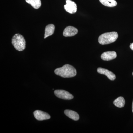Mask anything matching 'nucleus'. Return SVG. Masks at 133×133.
<instances>
[{"label": "nucleus", "mask_w": 133, "mask_h": 133, "mask_svg": "<svg viewBox=\"0 0 133 133\" xmlns=\"http://www.w3.org/2000/svg\"><path fill=\"white\" fill-rule=\"evenodd\" d=\"M130 48L131 50H133V43L131 44V45H130Z\"/></svg>", "instance_id": "obj_15"}, {"label": "nucleus", "mask_w": 133, "mask_h": 133, "mask_svg": "<svg viewBox=\"0 0 133 133\" xmlns=\"http://www.w3.org/2000/svg\"><path fill=\"white\" fill-rule=\"evenodd\" d=\"M97 71L98 73L105 75L110 80L113 81V80H114L116 78L115 74H114L112 72L109 71L107 69L99 67L98 68Z\"/></svg>", "instance_id": "obj_7"}, {"label": "nucleus", "mask_w": 133, "mask_h": 133, "mask_svg": "<svg viewBox=\"0 0 133 133\" xmlns=\"http://www.w3.org/2000/svg\"><path fill=\"white\" fill-rule=\"evenodd\" d=\"M132 74H133V72Z\"/></svg>", "instance_id": "obj_17"}, {"label": "nucleus", "mask_w": 133, "mask_h": 133, "mask_svg": "<svg viewBox=\"0 0 133 133\" xmlns=\"http://www.w3.org/2000/svg\"><path fill=\"white\" fill-rule=\"evenodd\" d=\"M132 112H133V101L132 102Z\"/></svg>", "instance_id": "obj_16"}, {"label": "nucleus", "mask_w": 133, "mask_h": 133, "mask_svg": "<svg viewBox=\"0 0 133 133\" xmlns=\"http://www.w3.org/2000/svg\"><path fill=\"white\" fill-rule=\"evenodd\" d=\"M54 93L57 97L62 99L71 100L74 98L72 94L64 90H56Z\"/></svg>", "instance_id": "obj_4"}, {"label": "nucleus", "mask_w": 133, "mask_h": 133, "mask_svg": "<svg viewBox=\"0 0 133 133\" xmlns=\"http://www.w3.org/2000/svg\"><path fill=\"white\" fill-rule=\"evenodd\" d=\"M99 1L104 6L109 7H113L117 5L115 0H99Z\"/></svg>", "instance_id": "obj_12"}, {"label": "nucleus", "mask_w": 133, "mask_h": 133, "mask_svg": "<svg viewBox=\"0 0 133 133\" xmlns=\"http://www.w3.org/2000/svg\"><path fill=\"white\" fill-rule=\"evenodd\" d=\"M66 5L64 8L66 12L71 14L76 13L77 11V6L76 3L71 0H66Z\"/></svg>", "instance_id": "obj_5"}, {"label": "nucleus", "mask_w": 133, "mask_h": 133, "mask_svg": "<svg viewBox=\"0 0 133 133\" xmlns=\"http://www.w3.org/2000/svg\"><path fill=\"white\" fill-rule=\"evenodd\" d=\"M26 41L23 36L17 33L12 38V44L15 49L19 51H22L26 48Z\"/></svg>", "instance_id": "obj_3"}, {"label": "nucleus", "mask_w": 133, "mask_h": 133, "mask_svg": "<svg viewBox=\"0 0 133 133\" xmlns=\"http://www.w3.org/2000/svg\"><path fill=\"white\" fill-rule=\"evenodd\" d=\"M26 2L30 4L34 8L38 9L41 7V0H26Z\"/></svg>", "instance_id": "obj_14"}, {"label": "nucleus", "mask_w": 133, "mask_h": 133, "mask_svg": "<svg viewBox=\"0 0 133 133\" xmlns=\"http://www.w3.org/2000/svg\"><path fill=\"white\" fill-rule=\"evenodd\" d=\"M117 56V54L115 51H109L105 52L101 55V59L105 61H109L115 59Z\"/></svg>", "instance_id": "obj_9"}, {"label": "nucleus", "mask_w": 133, "mask_h": 133, "mask_svg": "<svg viewBox=\"0 0 133 133\" xmlns=\"http://www.w3.org/2000/svg\"><path fill=\"white\" fill-rule=\"evenodd\" d=\"M115 106L118 108L124 107L125 104V101L124 98L122 97H120L115 100L113 102Z\"/></svg>", "instance_id": "obj_13"}, {"label": "nucleus", "mask_w": 133, "mask_h": 133, "mask_svg": "<svg viewBox=\"0 0 133 133\" xmlns=\"http://www.w3.org/2000/svg\"><path fill=\"white\" fill-rule=\"evenodd\" d=\"M64 114L70 118L74 121H78L79 119V116L78 114L74 111L66 109L65 110Z\"/></svg>", "instance_id": "obj_10"}, {"label": "nucleus", "mask_w": 133, "mask_h": 133, "mask_svg": "<svg viewBox=\"0 0 133 133\" xmlns=\"http://www.w3.org/2000/svg\"><path fill=\"white\" fill-rule=\"evenodd\" d=\"M118 37V35L116 32L103 33L99 37V43L102 45L109 44L115 42Z\"/></svg>", "instance_id": "obj_2"}, {"label": "nucleus", "mask_w": 133, "mask_h": 133, "mask_svg": "<svg viewBox=\"0 0 133 133\" xmlns=\"http://www.w3.org/2000/svg\"><path fill=\"white\" fill-rule=\"evenodd\" d=\"M55 73L62 77L69 78L75 77L77 74V71L74 66L66 64L55 69Z\"/></svg>", "instance_id": "obj_1"}, {"label": "nucleus", "mask_w": 133, "mask_h": 133, "mask_svg": "<svg viewBox=\"0 0 133 133\" xmlns=\"http://www.w3.org/2000/svg\"><path fill=\"white\" fill-rule=\"evenodd\" d=\"M78 32V30L72 26H69L64 29L63 35L65 37H71L75 36Z\"/></svg>", "instance_id": "obj_8"}, {"label": "nucleus", "mask_w": 133, "mask_h": 133, "mask_svg": "<svg viewBox=\"0 0 133 133\" xmlns=\"http://www.w3.org/2000/svg\"><path fill=\"white\" fill-rule=\"evenodd\" d=\"M55 30V26L53 24H48L45 27L44 38H46L52 35L54 33Z\"/></svg>", "instance_id": "obj_11"}, {"label": "nucleus", "mask_w": 133, "mask_h": 133, "mask_svg": "<svg viewBox=\"0 0 133 133\" xmlns=\"http://www.w3.org/2000/svg\"><path fill=\"white\" fill-rule=\"evenodd\" d=\"M34 116L38 121H43L49 119L50 118V116L45 112L40 110H36L33 112Z\"/></svg>", "instance_id": "obj_6"}]
</instances>
